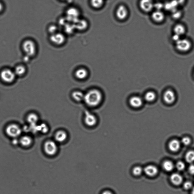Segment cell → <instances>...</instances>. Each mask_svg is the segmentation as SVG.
<instances>
[{
  "label": "cell",
  "mask_w": 194,
  "mask_h": 194,
  "mask_svg": "<svg viewBox=\"0 0 194 194\" xmlns=\"http://www.w3.org/2000/svg\"><path fill=\"white\" fill-rule=\"evenodd\" d=\"M103 99V96L100 90L92 89L85 94L84 101L88 106L96 107L100 105Z\"/></svg>",
  "instance_id": "6da1fadb"
},
{
  "label": "cell",
  "mask_w": 194,
  "mask_h": 194,
  "mask_svg": "<svg viewBox=\"0 0 194 194\" xmlns=\"http://www.w3.org/2000/svg\"><path fill=\"white\" fill-rule=\"evenodd\" d=\"M23 51L27 56L33 57L36 54L37 51V45L35 42L31 40H27L23 42L22 45Z\"/></svg>",
  "instance_id": "7a4b0ae2"
},
{
  "label": "cell",
  "mask_w": 194,
  "mask_h": 194,
  "mask_svg": "<svg viewBox=\"0 0 194 194\" xmlns=\"http://www.w3.org/2000/svg\"><path fill=\"white\" fill-rule=\"evenodd\" d=\"M175 43L177 50L182 52H187L190 51L192 46L191 41L187 38H180Z\"/></svg>",
  "instance_id": "3957f363"
},
{
  "label": "cell",
  "mask_w": 194,
  "mask_h": 194,
  "mask_svg": "<svg viewBox=\"0 0 194 194\" xmlns=\"http://www.w3.org/2000/svg\"><path fill=\"white\" fill-rule=\"evenodd\" d=\"M2 80L8 83L13 82L15 80L16 75L14 71L9 69L3 70L0 74Z\"/></svg>",
  "instance_id": "277c9868"
},
{
  "label": "cell",
  "mask_w": 194,
  "mask_h": 194,
  "mask_svg": "<svg viewBox=\"0 0 194 194\" xmlns=\"http://www.w3.org/2000/svg\"><path fill=\"white\" fill-rule=\"evenodd\" d=\"M67 21L72 23H75L79 19L80 12L77 8L71 7L67 10Z\"/></svg>",
  "instance_id": "5b68a950"
},
{
  "label": "cell",
  "mask_w": 194,
  "mask_h": 194,
  "mask_svg": "<svg viewBox=\"0 0 194 194\" xmlns=\"http://www.w3.org/2000/svg\"><path fill=\"white\" fill-rule=\"evenodd\" d=\"M84 123L87 126L93 127L97 124V119L95 114L88 111H86L84 118Z\"/></svg>",
  "instance_id": "8992f818"
},
{
  "label": "cell",
  "mask_w": 194,
  "mask_h": 194,
  "mask_svg": "<svg viewBox=\"0 0 194 194\" xmlns=\"http://www.w3.org/2000/svg\"><path fill=\"white\" fill-rule=\"evenodd\" d=\"M6 132L11 137L16 138L21 134L22 130L19 126L15 124H11L6 127Z\"/></svg>",
  "instance_id": "52a82bcc"
},
{
  "label": "cell",
  "mask_w": 194,
  "mask_h": 194,
  "mask_svg": "<svg viewBox=\"0 0 194 194\" xmlns=\"http://www.w3.org/2000/svg\"><path fill=\"white\" fill-rule=\"evenodd\" d=\"M50 39L54 44L60 45L65 43L66 38L64 34L57 32L50 35Z\"/></svg>",
  "instance_id": "ba28073f"
},
{
  "label": "cell",
  "mask_w": 194,
  "mask_h": 194,
  "mask_svg": "<svg viewBox=\"0 0 194 194\" xmlns=\"http://www.w3.org/2000/svg\"><path fill=\"white\" fill-rule=\"evenodd\" d=\"M44 149L45 153L50 156H53L56 153L57 146L56 143L52 141H48L45 143Z\"/></svg>",
  "instance_id": "9c48e42d"
},
{
  "label": "cell",
  "mask_w": 194,
  "mask_h": 194,
  "mask_svg": "<svg viewBox=\"0 0 194 194\" xmlns=\"http://www.w3.org/2000/svg\"><path fill=\"white\" fill-rule=\"evenodd\" d=\"M144 99L138 96H133L130 98L129 104L134 109H139L142 107Z\"/></svg>",
  "instance_id": "30bf717a"
},
{
  "label": "cell",
  "mask_w": 194,
  "mask_h": 194,
  "mask_svg": "<svg viewBox=\"0 0 194 194\" xmlns=\"http://www.w3.org/2000/svg\"><path fill=\"white\" fill-rule=\"evenodd\" d=\"M154 4L153 0H140V6L143 11L149 12L154 8Z\"/></svg>",
  "instance_id": "8fae6325"
},
{
  "label": "cell",
  "mask_w": 194,
  "mask_h": 194,
  "mask_svg": "<svg viewBox=\"0 0 194 194\" xmlns=\"http://www.w3.org/2000/svg\"><path fill=\"white\" fill-rule=\"evenodd\" d=\"M116 15L119 19L123 20L126 19L128 15L127 8L123 5L119 6L116 11Z\"/></svg>",
  "instance_id": "7c38bea8"
},
{
  "label": "cell",
  "mask_w": 194,
  "mask_h": 194,
  "mask_svg": "<svg viewBox=\"0 0 194 194\" xmlns=\"http://www.w3.org/2000/svg\"><path fill=\"white\" fill-rule=\"evenodd\" d=\"M175 97L174 92L171 90H166L163 94V99L167 104L173 103L175 100Z\"/></svg>",
  "instance_id": "4fadbf2b"
},
{
  "label": "cell",
  "mask_w": 194,
  "mask_h": 194,
  "mask_svg": "<svg viewBox=\"0 0 194 194\" xmlns=\"http://www.w3.org/2000/svg\"><path fill=\"white\" fill-rule=\"evenodd\" d=\"M152 18L155 22L162 23L165 19V15L162 11H155L152 14Z\"/></svg>",
  "instance_id": "5bb4252c"
},
{
  "label": "cell",
  "mask_w": 194,
  "mask_h": 194,
  "mask_svg": "<svg viewBox=\"0 0 194 194\" xmlns=\"http://www.w3.org/2000/svg\"><path fill=\"white\" fill-rule=\"evenodd\" d=\"M143 172L145 174L149 177L156 176L158 173V168L153 165H148L143 169Z\"/></svg>",
  "instance_id": "9a60e30c"
},
{
  "label": "cell",
  "mask_w": 194,
  "mask_h": 194,
  "mask_svg": "<svg viewBox=\"0 0 194 194\" xmlns=\"http://www.w3.org/2000/svg\"><path fill=\"white\" fill-rule=\"evenodd\" d=\"M181 146V142L177 139L172 140L169 143V149L173 152H176L179 150Z\"/></svg>",
  "instance_id": "2e32d148"
},
{
  "label": "cell",
  "mask_w": 194,
  "mask_h": 194,
  "mask_svg": "<svg viewBox=\"0 0 194 194\" xmlns=\"http://www.w3.org/2000/svg\"><path fill=\"white\" fill-rule=\"evenodd\" d=\"M173 31L175 34L181 37L186 33V28L183 24H178L174 28Z\"/></svg>",
  "instance_id": "e0dca14e"
},
{
  "label": "cell",
  "mask_w": 194,
  "mask_h": 194,
  "mask_svg": "<svg viewBox=\"0 0 194 194\" xmlns=\"http://www.w3.org/2000/svg\"><path fill=\"white\" fill-rule=\"evenodd\" d=\"M170 180L174 185H179L183 183V177L179 174L173 173L170 177Z\"/></svg>",
  "instance_id": "ac0fdd59"
},
{
  "label": "cell",
  "mask_w": 194,
  "mask_h": 194,
  "mask_svg": "<svg viewBox=\"0 0 194 194\" xmlns=\"http://www.w3.org/2000/svg\"><path fill=\"white\" fill-rule=\"evenodd\" d=\"M88 75V72L85 68H79L75 72V77L80 80L85 79L87 78Z\"/></svg>",
  "instance_id": "d6986e66"
},
{
  "label": "cell",
  "mask_w": 194,
  "mask_h": 194,
  "mask_svg": "<svg viewBox=\"0 0 194 194\" xmlns=\"http://www.w3.org/2000/svg\"><path fill=\"white\" fill-rule=\"evenodd\" d=\"M75 29L79 30H84L86 29L88 26V23L85 20L79 19L76 22L73 23Z\"/></svg>",
  "instance_id": "ffe728a7"
},
{
  "label": "cell",
  "mask_w": 194,
  "mask_h": 194,
  "mask_svg": "<svg viewBox=\"0 0 194 194\" xmlns=\"http://www.w3.org/2000/svg\"><path fill=\"white\" fill-rule=\"evenodd\" d=\"M55 140L59 142H63L66 140L67 134L63 131H60L57 132L55 136Z\"/></svg>",
  "instance_id": "44dd1931"
},
{
  "label": "cell",
  "mask_w": 194,
  "mask_h": 194,
  "mask_svg": "<svg viewBox=\"0 0 194 194\" xmlns=\"http://www.w3.org/2000/svg\"><path fill=\"white\" fill-rule=\"evenodd\" d=\"M156 97V94L154 92L149 91L145 94L143 99L147 102H151L155 100Z\"/></svg>",
  "instance_id": "7402d4cb"
},
{
  "label": "cell",
  "mask_w": 194,
  "mask_h": 194,
  "mask_svg": "<svg viewBox=\"0 0 194 194\" xmlns=\"http://www.w3.org/2000/svg\"><path fill=\"white\" fill-rule=\"evenodd\" d=\"M26 71V69L23 65H18L15 67L14 72L15 75L18 76L24 75Z\"/></svg>",
  "instance_id": "603a6c76"
},
{
  "label": "cell",
  "mask_w": 194,
  "mask_h": 194,
  "mask_svg": "<svg viewBox=\"0 0 194 194\" xmlns=\"http://www.w3.org/2000/svg\"><path fill=\"white\" fill-rule=\"evenodd\" d=\"M20 142L24 146L27 147L31 144L32 140L31 137L28 136H23L20 140Z\"/></svg>",
  "instance_id": "cb8c5ba5"
},
{
  "label": "cell",
  "mask_w": 194,
  "mask_h": 194,
  "mask_svg": "<svg viewBox=\"0 0 194 194\" xmlns=\"http://www.w3.org/2000/svg\"><path fill=\"white\" fill-rule=\"evenodd\" d=\"M84 95L85 94L80 91H75L72 93V97L75 101L80 102L84 101Z\"/></svg>",
  "instance_id": "d4e9b609"
},
{
  "label": "cell",
  "mask_w": 194,
  "mask_h": 194,
  "mask_svg": "<svg viewBox=\"0 0 194 194\" xmlns=\"http://www.w3.org/2000/svg\"><path fill=\"white\" fill-rule=\"evenodd\" d=\"M27 120L30 125L36 124L38 121V117L37 114H29L27 118Z\"/></svg>",
  "instance_id": "484cf974"
},
{
  "label": "cell",
  "mask_w": 194,
  "mask_h": 194,
  "mask_svg": "<svg viewBox=\"0 0 194 194\" xmlns=\"http://www.w3.org/2000/svg\"><path fill=\"white\" fill-rule=\"evenodd\" d=\"M163 167L165 171L168 172L171 171L174 168L173 163L171 161H166L163 163Z\"/></svg>",
  "instance_id": "4316f807"
},
{
  "label": "cell",
  "mask_w": 194,
  "mask_h": 194,
  "mask_svg": "<svg viewBox=\"0 0 194 194\" xmlns=\"http://www.w3.org/2000/svg\"><path fill=\"white\" fill-rule=\"evenodd\" d=\"M185 158L187 162L190 163H193L194 162V151L191 150L188 151L185 155Z\"/></svg>",
  "instance_id": "83f0119b"
},
{
  "label": "cell",
  "mask_w": 194,
  "mask_h": 194,
  "mask_svg": "<svg viewBox=\"0 0 194 194\" xmlns=\"http://www.w3.org/2000/svg\"><path fill=\"white\" fill-rule=\"evenodd\" d=\"M104 3V0H91V4L93 7L99 8L102 7Z\"/></svg>",
  "instance_id": "f1b7e54d"
},
{
  "label": "cell",
  "mask_w": 194,
  "mask_h": 194,
  "mask_svg": "<svg viewBox=\"0 0 194 194\" xmlns=\"http://www.w3.org/2000/svg\"><path fill=\"white\" fill-rule=\"evenodd\" d=\"M143 172V169L140 166L135 167L132 170L133 174L136 176L141 175Z\"/></svg>",
  "instance_id": "f546056e"
},
{
  "label": "cell",
  "mask_w": 194,
  "mask_h": 194,
  "mask_svg": "<svg viewBox=\"0 0 194 194\" xmlns=\"http://www.w3.org/2000/svg\"><path fill=\"white\" fill-rule=\"evenodd\" d=\"M58 27L54 25H50L48 28L49 32H50V34H51V35L58 32Z\"/></svg>",
  "instance_id": "4dcf8cb0"
},
{
  "label": "cell",
  "mask_w": 194,
  "mask_h": 194,
  "mask_svg": "<svg viewBox=\"0 0 194 194\" xmlns=\"http://www.w3.org/2000/svg\"><path fill=\"white\" fill-rule=\"evenodd\" d=\"M191 143V140L189 137L185 136L182 138L181 140V143L184 145L188 146Z\"/></svg>",
  "instance_id": "1f68e13d"
},
{
  "label": "cell",
  "mask_w": 194,
  "mask_h": 194,
  "mask_svg": "<svg viewBox=\"0 0 194 194\" xmlns=\"http://www.w3.org/2000/svg\"><path fill=\"white\" fill-rule=\"evenodd\" d=\"M48 129V126L45 124H42L38 126V131H41L42 133H46Z\"/></svg>",
  "instance_id": "d6a6232c"
},
{
  "label": "cell",
  "mask_w": 194,
  "mask_h": 194,
  "mask_svg": "<svg viewBox=\"0 0 194 194\" xmlns=\"http://www.w3.org/2000/svg\"><path fill=\"white\" fill-rule=\"evenodd\" d=\"M176 167L177 169L179 171H182L184 170L185 165V163L183 162L179 161L177 163Z\"/></svg>",
  "instance_id": "836d02e7"
},
{
  "label": "cell",
  "mask_w": 194,
  "mask_h": 194,
  "mask_svg": "<svg viewBox=\"0 0 194 194\" xmlns=\"http://www.w3.org/2000/svg\"><path fill=\"white\" fill-rule=\"evenodd\" d=\"M183 187L185 189L187 190H189L192 188L193 184L190 181H187L184 183Z\"/></svg>",
  "instance_id": "e575fe53"
},
{
  "label": "cell",
  "mask_w": 194,
  "mask_h": 194,
  "mask_svg": "<svg viewBox=\"0 0 194 194\" xmlns=\"http://www.w3.org/2000/svg\"><path fill=\"white\" fill-rule=\"evenodd\" d=\"M163 7V5L161 3H157L154 4V8L156 11H161L162 8Z\"/></svg>",
  "instance_id": "d590c367"
},
{
  "label": "cell",
  "mask_w": 194,
  "mask_h": 194,
  "mask_svg": "<svg viewBox=\"0 0 194 194\" xmlns=\"http://www.w3.org/2000/svg\"><path fill=\"white\" fill-rule=\"evenodd\" d=\"M181 15V13L180 11H177L176 10L173 11V17L175 19L179 18Z\"/></svg>",
  "instance_id": "8d00e7d4"
},
{
  "label": "cell",
  "mask_w": 194,
  "mask_h": 194,
  "mask_svg": "<svg viewBox=\"0 0 194 194\" xmlns=\"http://www.w3.org/2000/svg\"><path fill=\"white\" fill-rule=\"evenodd\" d=\"M188 171L191 175H194V165H191L188 168Z\"/></svg>",
  "instance_id": "74e56055"
},
{
  "label": "cell",
  "mask_w": 194,
  "mask_h": 194,
  "mask_svg": "<svg viewBox=\"0 0 194 194\" xmlns=\"http://www.w3.org/2000/svg\"><path fill=\"white\" fill-rule=\"evenodd\" d=\"M175 1L178 3V5H179L183 4L186 0H175Z\"/></svg>",
  "instance_id": "f35d334b"
},
{
  "label": "cell",
  "mask_w": 194,
  "mask_h": 194,
  "mask_svg": "<svg viewBox=\"0 0 194 194\" xmlns=\"http://www.w3.org/2000/svg\"><path fill=\"white\" fill-rule=\"evenodd\" d=\"M102 194H114V193L110 191L106 190L103 192Z\"/></svg>",
  "instance_id": "ab89813d"
},
{
  "label": "cell",
  "mask_w": 194,
  "mask_h": 194,
  "mask_svg": "<svg viewBox=\"0 0 194 194\" xmlns=\"http://www.w3.org/2000/svg\"><path fill=\"white\" fill-rule=\"evenodd\" d=\"M3 9V6L1 3L0 2V12L2 11Z\"/></svg>",
  "instance_id": "60d3db41"
},
{
  "label": "cell",
  "mask_w": 194,
  "mask_h": 194,
  "mask_svg": "<svg viewBox=\"0 0 194 194\" xmlns=\"http://www.w3.org/2000/svg\"><path fill=\"white\" fill-rule=\"evenodd\" d=\"M13 144H17L18 143V141H17V140H14L13 141Z\"/></svg>",
  "instance_id": "b9f144b4"
},
{
  "label": "cell",
  "mask_w": 194,
  "mask_h": 194,
  "mask_svg": "<svg viewBox=\"0 0 194 194\" xmlns=\"http://www.w3.org/2000/svg\"><path fill=\"white\" fill-rule=\"evenodd\" d=\"M192 194H194V187H193V189H192Z\"/></svg>",
  "instance_id": "7bdbcfd3"
},
{
  "label": "cell",
  "mask_w": 194,
  "mask_h": 194,
  "mask_svg": "<svg viewBox=\"0 0 194 194\" xmlns=\"http://www.w3.org/2000/svg\"><path fill=\"white\" fill-rule=\"evenodd\" d=\"M62 1H67V0H62Z\"/></svg>",
  "instance_id": "ee69618b"
},
{
  "label": "cell",
  "mask_w": 194,
  "mask_h": 194,
  "mask_svg": "<svg viewBox=\"0 0 194 194\" xmlns=\"http://www.w3.org/2000/svg\"></svg>",
  "instance_id": "f6af8a7d"
}]
</instances>
